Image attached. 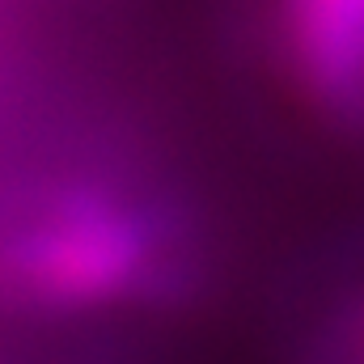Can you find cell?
I'll use <instances>...</instances> for the list:
<instances>
[{
	"label": "cell",
	"mask_w": 364,
	"mask_h": 364,
	"mask_svg": "<svg viewBox=\"0 0 364 364\" xmlns=\"http://www.w3.org/2000/svg\"><path fill=\"white\" fill-rule=\"evenodd\" d=\"M233 263V203L170 106L4 17L0 343L157 360Z\"/></svg>",
	"instance_id": "1"
},
{
	"label": "cell",
	"mask_w": 364,
	"mask_h": 364,
	"mask_svg": "<svg viewBox=\"0 0 364 364\" xmlns=\"http://www.w3.org/2000/svg\"><path fill=\"white\" fill-rule=\"evenodd\" d=\"M212 13L246 90L364 174V0H212Z\"/></svg>",
	"instance_id": "2"
},
{
	"label": "cell",
	"mask_w": 364,
	"mask_h": 364,
	"mask_svg": "<svg viewBox=\"0 0 364 364\" xmlns=\"http://www.w3.org/2000/svg\"><path fill=\"white\" fill-rule=\"evenodd\" d=\"M263 364H364V220L314 237L275 275Z\"/></svg>",
	"instance_id": "3"
},
{
	"label": "cell",
	"mask_w": 364,
	"mask_h": 364,
	"mask_svg": "<svg viewBox=\"0 0 364 364\" xmlns=\"http://www.w3.org/2000/svg\"><path fill=\"white\" fill-rule=\"evenodd\" d=\"M9 13H17V0H0V17H9Z\"/></svg>",
	"instance_id": "4"
}]
</instances>
